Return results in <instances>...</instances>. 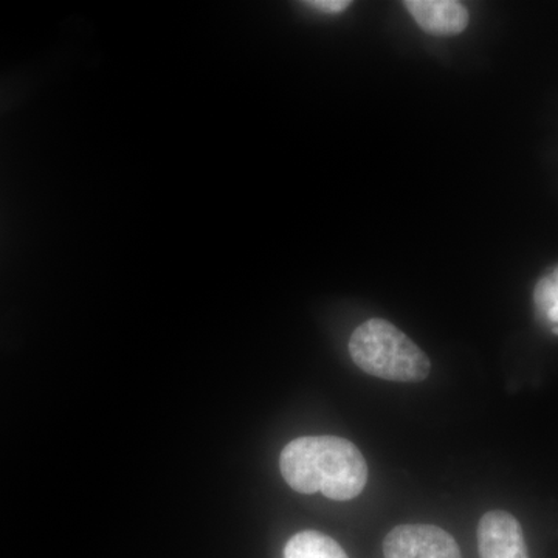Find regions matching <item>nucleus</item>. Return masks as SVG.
Listing matches in <instances>:
<instances>
[{
  "label": "nucleus",
  "instance_id": "obj_1",
  "mask_svg": "<svg viewBox=\"0 0 558 558\" xmlns=\"http://www.w3.org/2000/svg\"><path fill=\"white\" fill-rule=\"evenodd\" d=\"M279 468L293 490L322 494L336 501L359 497L368 483V464L362 451L339 436L292 440L282 450Z\"/></svg>",
  "mask_w": 558,
  "mask_h": 558
},
{
  "label": "nucleus",
  "instance_id": "obj_2",
  "mask_svg": "<svg viewBox=\"0 0 558 558\" xmlns=\"http://www.w3.org/2000/svg\"><path fill=\"white\" fill-rule=\"evenodd\" d=\"M349 354L363 373L381 380L417 384L432 371L427 354L384 318H371L352 332Z\"/></svg>",
  "mask_w": 558,
  "mask_h": 558
},
{
  "label": "nucleus",
  "instance_id": "obj_3",
  "mask_svg": "<svg viewBox=\"0 0 558 558\" xmlns=\"http://www.w3.org/2000/svg\"><path fill=\"white\" fill-rule=\"evenodd\" d=\"M385 558H462L457 539L432 524H400L385 537Z\"/></svg>",
  "mask_w": 558,
  "mask_h": 558
},
{
  "label": "nucleus",
  "instance_id": "obj_4",
  "mask_svg": "<svg viewBox=\"0 0 558 558\" xmlns=\"http://www.w3.org/2000/svg\"><path fill=\"white\" fill-rule=\"evenodd\" d=\"M480 558H529L523 529L512 513L490 510L478 524Z\"/></svg>",
  "mask_w": 558,
  "mask_h": 558
},
{
  "label": "nucleus",
  "instance_id": "obj_5",
  "mask_svg": "<svg viewBox=\"0 0 558 558\" xmlns=\"http://www.w3.org/2000/svg\"><path fill=\"white\" fill-rule=\"evenodd\" d=\"M403 5L428 35L454 36L469 25V11L454 0H409Z\"/></svg>",
  "mask_w": 558,
  "mask_h": 558
},
{
  "label": "nucleus",
  "instance_id": "obj_6",
  "mask_svg": "<svg viewBox=\"0 0 558 558\" xmlns=\"http://www.w3.org/2000/svg\"><path fill=\"white\" fill-rule=\"evenodd\" d=\"M284 558H349L336 539L318 531L293 535L284 548Z\"/></svg>",
  "mask_w": 558,
  "mask_h": 558
},
{
  "label": "nucleus",
  "instance_id": "obj_7",
  "mask_svg": "<svg viewBox=\"0 0 558 558\" xmlns=\"http://www.w3.org/2000/svg\"><path fill=\"white\" fill-rule=\"evenodd\" d=\"M534 301L539 318L545 319L558 333V267L539 279Z\"/></svg>",
  "mask_w": 558,
  "mask_h": 558
},
{
  "label": "nucleus",
  "instance_id": "obj_8",
  "mask_svg": "<svg viewBox=\"0 0 558 558\" xmlns=\"http://www.w3.org/2000/svg\"><path fill=\"white\" fill-rule=\"evenodd\" d=\"M307 5L311 9L323 11V13H341L351 5V2H347V0H312V2H307Z\"/></svg>",
  "mask_w": 558,
  "mask_h": 558
}]
</instances>
